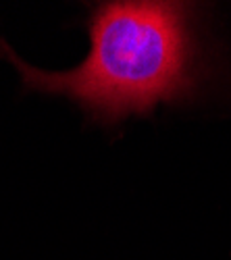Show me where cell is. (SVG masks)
<instances>
[{
  "mask_svg": "<svg viewBox=\"0 0 231 260\" xmlns=\"http://www.w3.org/2000/svg\"><path fill=\"white\" fill-rule=\"evenodd\" d=\"M86 29L90 52L67 71L31 67L3 40L0 54L15 64L23 92L67 98L102 127L150 117L158 104H192L213 75L200 5L98 3L90 9Z\"/></svg>",
  "mask_w": 231,
  "mask_h": 260,
  "instance_id": "1",
  "label": "cell"
}]
</instances>
